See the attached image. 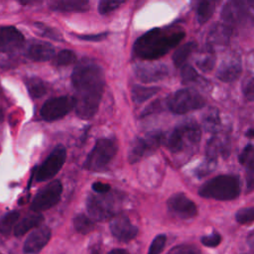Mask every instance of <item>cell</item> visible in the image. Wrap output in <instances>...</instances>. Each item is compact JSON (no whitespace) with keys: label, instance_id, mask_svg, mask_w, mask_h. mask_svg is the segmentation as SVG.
I'll return each instance as SVG.
<instances>
[{"label":"cell","instance_id":"cell-28","mask_svg":"<svg viewBox=\"0 0 254 254\" xmlns=\"http://www.w3.org/2000/svg\"><path fill=\"white\" fill-rule=\"evenodd\" d=\"M202 123H203V127L206 131L216 132L220 125V118H219V113H218L217 109H215V108L209 109L203 115Z\"/></svg>","mask_w":254,"mask_h":254},{"label":"cell","instance_id":"cell-12","mask_svg":"<svg viewBox=\"0 0 254 254\" xmlns=\"http://www.w3.org/2000/svg\"><path fill=\"white\" fill-rule=\"evenodd\" d=\"M162 140L163 136L160 133H152L144 137H138L134 139L130 145L128 153L129 162L134 164L146 155L154 152L159 147Z\"/></svg>","mask_w":254,"mask_h":254},{"label":"cell","instance_id":"cell-29","mask_svg":"<svg viewBox=\"0 0 254 254\" xmlns=\"http://www.w3.org/2000/svg\"><path fill=\"white\" fill-rule=\"evenodd\" d=\"M214 64H215L214 53L212 51V47L208 45L205 54L200 57V59L196 62V64L201 70L210 71L213 68Z\"/></svg>","mask_w":254,"mask_h":254},{"label":"cell","instance_id":"cell-3","mask_svg":"<svg viewBox=\"0 0 254 254\" xmlns=\"http://www.w3.org/2000/svg\"><path fill=\"white\" fill-rule=\"evenodd\" d=\"M240 193L239 179L234 175H219L205 182L198 190L204 198L216 200H232Z\"/></svg>","mask_w":254,"mask_h":254},{"label":"cell","instance_id":"cell-13","mask_svg":"<svg viewBox=\"0 0 254 254\" xmlns=\"http://www.w3.org/2000/svg\"><path fill=\"white\" fill-rule=\"evenodd\" d=\"M167 206L170 212L174 215L189 219L197 214V207L185 193H175L167 201Z\"/></svg>","mask_w":254,"mask_h":254},{"label":"cell","instance_id":"cell-4","mask_svg":"<svg viewBox=\"0 0 254 254\" xmlns=\"http://www.w3.org/2000/svg\"><path fill=\"white\" fill-rule=\"evenodd\" d=\"M200 128L195 121H187L176 127L169 135L166 145L172 153H180L195 147L200 140Z\"/></svg>","mask_w":254,"mask_h":254},{"label":"cell","instance_id":"cell-46","mask_svg":"<svg viewBox=\"0 0 254 254\" xmlns=\"http://www.w3.org/2000/svg\"><path fill=\"white\" fill-rule=\"evenodd\" d=\"M36 1H38V0H18V2H19L21 5H30V4L35 3Z\"/></svg>","mask_w":254,"mask_h":254},{"label":"cell","instance_id":"cell-22","mask_svg":"<svg viewBox=\"0 0 254 254\" xmlns=\"http://www.w3.org/2000/svg\"><path fill=\"white\" fill-rule=\"evenodd\" d=\"M44 220V216L38 212L34 214H29L25 216L22 220L17 222L15 228H14V234L15 236H23L31 229L39 226Z\"/></svg>","mask_w":254,"mask_h":254},{"label":"cell","instance_id":"cell-18","mask_svg":"<svg viewBox=\"0 0 254 254\" xmlns=\"http://www.w3.org/2000/svg\"><path fill=\"white\" fill-rule=\"evenodd\" d=\"M27 56L34 62H47L55 57V48L48 42L34 41L27 50Z\"/></svg>","mask_w":254,"mask_h":254},{"label":"cell","instance_id":"cell-11","mask_svg":"<svg viewBox=\"0 0 254 254\" xmlns=\"http://www.w3.org/2000/svg\"><path fill=\"white\" fill-rule=\"evenodd\" d=\"M74 108V99L70 96H58L48 99L41 108V116L46 121H55L65 116Z\"/></svg>","mask_w":254,"mask_h":254},{"label":"cell","instance_id":"cell-47","mask_svg":"<svg viewBox=\"0 0 254 254\" xmlns=\"http://www.w3.org/2000/svg\"><path fill=\"white\" fill-rule=\"evenodd\" d=\"M245 135H246L247 137H249V138L254 137V129H249V130L246 132Z\"/></svg>","mask_w":254,"mask_h":254},{"label":"cell","instance_id":"cell-23","mask_svg":"<svg viewBox=\"0 0 254 254\" xmlns=\"http://www.w3.org/2000/svg\"><path fill=\"white\" fill-rule=\"evenodd\" d=\"M160 88L157 86H143L135 84L131 89L132 99L136 103H143L157 94Z\"/></svg>","mask_w":254,"mask_h":254},{"label":"cell","instance_id":"cell-40","mask_svg":"<svg viewBox=\"0 0 254 254\" xmlns=\"http://www.w3.org/2000/svg\"><path fill=\"white\" fill-rule=\"evenodd\" d=\"M253 157H254V147L251 144H249L245 146V148L239 155V162L242 165H246Z\"/></svg>","mask_w":254,"mask_h":254},{"label":"cell","instance_id":"cell-31","mask_svg":"<svg viewBox=\"0 0 254 254\" xmlns=\"http://www.w3.org/2000/svg\"><path fill=\"white\" fill-rule=\"evenodd\" d=\"M76 60L75 54L70 50H63L55 57V64L59 66H65L73 64Z\"/></svg>","mask_w":254,"mask_h":254},{"label":"cell","instance_id":"cell-10","mask_svg":"<svg viewBox=\"0 0 254 254\" xmlns=\"http://www.w3.org/2000/svg\"><path fill=\"white\" fill-rule=\"evenodd\" d=\"M66 159V150L64 146H57L36 172L37 182L53 179L64 166Z\"/></svg>","mask_w":254,"mask_h":254},{"label":"cell","instance_id":"cell-17","mask_svg":"<svg viewBox=\"0 0 254 254\" xmlns=\"http://www.w3.org/2000/svg\"><path fill=\"white\" fill-rule=\"evenodd\" d=\"M52 231L48 226H41L34 230L26 239L23 250L26 254L39 253L49 242Z\"/></svg>","mask_w":254,"mask_h":254},{"label":"cell","instance_id":"cell-38","mask_svg":"<svg viewBox=\"0 0 254 254\" xmlns=\"http://www.w3.org/2000/svg\"><path fill=\"white\" fill-rule=\"evenodd\" d=\"M201 243L204 245V246H207V247H216L220 244L221 242V236L216 233V232H213L209 235H205L203 237H201Z\"/></svg>","mask_w":254,"mask_h":254},{"label":"cell","instance_id":"cell-9","mask_svg":"<svg viewBox=\"0 0 254 254\" xmlns=\"http://www.w3.org/2000/svg\"><path fill=\"white\" fill-rule=\"evenodd\" d=\"M63 185L61 181L55 180L42 189L34 197L31 203V209L35 212L47 210L56 205L62 196Z\"/></svg>","mask_w":254,"mask_h":254},{"label":"cell","instance_id":"cell-2","mask_svg":"<svg viewBox=\"0 0 254 254\" xmlns=\"http://www.w3.org/2000/svg\"><path fill=\"white\" fill-rule=\"evenodd\" d=\"M185 36V31L179 27L152 29L135 41L133 54L144 61L158 60L176 48Z\"/></svg>","mask_w":254,"mask_h":254},{"label":"cell","instance_id":"cell-6","mask_svg":"<svg viewBox=\"0 0 254 254\" xmlns=\"http://www.w3.org/2000/svg\"><path fill=\"white\" fill-rule=\"evenodd\" d=\"M169 109L176 114H185L204 106V98L195 90L190 88L179 89L173 93L167 101Z\"/></svg>","mask_w":254,"mask_h":254},{"label":"cell","instance_id":"cell-49","mask_svg":"<svg viewBox=\"0 0 254 254\" xmlns=\"http://www.w3.org/2000/svg\"><path fill=\"white\" fill-rule=\"evenodd\" d=\"M90 254H99V252H98L97 250H93V251H92Z\"/></svg>","mask_w":254,"mask_h":254},{"label":"cell","instance_id":"cell-43","mask_svg":"<svg viewBox=\"0 0 254 254\" xmlns=\"http://www.w3.org/2000/svg\"><path fill=\"white\" fill-rule=\"evenodd\" d=\"M160 110H162V105H161L160 101H155V102H153L152 104H150L149 106H147L145 108V110L142 112V116H147V115H150L152 113L158 112Z\"/></svg>","mask_w":254,"mask_h":254},{"label":"cell","instance_id":"cell-30","mask_svg":"<svg viewBox=\"0 0 254 254\" xmlns=\"http://www.w3.org/2000/svg\"><path fill=\"white\" fill-rule=\"evenodd\" d=\"M35 27L38 29L39 33L46 38H49V39H52L55 41H63L64 40L61 32L53 27H50L46 24L39 23V22L35 23Z\"/></svg>","mask_w":254,"mask_h":254},{"label":"cell","instance_id":"cell-24","mask_svg":"<svg viewBox=\"0 0 254 254\" xmlns=\"http://www.w3.org/2000/svg\"><path fill=\"white\" fill-rule=\"evenodd\" d=\"M196 49V44L194 42H188L181 47H179L174 55H173V62L177 67H182L184 64H187V60L189 57L193 53Z\"/></svg>","mask_w":254,"mask_h":254},{"label":"cell","instance_id":"cell-35","mask_svg":"<svg viewBox=\"0 0 254 254\" xmlns=\"http://www.w3.org/2000/svg\"><path fill=\"white\" fill-rule=\"evenodd\" d=\"M181 76L184 83H189L196 80V78L198 77V74L191 65L186 64L181 67Z\"/></svg>","mask_w":254,"mask_h":254},{"label":"cell","instance_id":"cell-34","mask_svg":"<svg viewBox=\"0 0 254 254\" xmlns=\"http://www.w3.org/2000/svg\"><path fill=\"white\" fill-rule=\"evenodd\" d=\"M166 241H167V237L165 234L157 235L153 239V241L149 247L148 254H161V252L163 251V249L166 245Z\"/></svg>","mask_w":254,"mask_h":254},{"label":"cell","instance_id":"cell-48","mask_svg":"<svg viewBox=\"0 0 254 254\" xmlns=\"http://www.w3.org/2000/svg\"><path fill=\"white\" fill-rule=\"evenodd\" d=\"M3 118V111H2V108L0 106V120Z\"/></svg>","mask_w":254,"mask_h":254},{"label":"cell","instance_id":"cell-15","mask_svg":"<svg viewBox=\"0 0 254 254\" xmlns=\"http://www.w3.org/2000/svg\"><path fill=\"white\" fill-rule=\"evenodd\" d=\"M23 34L13 26H0V53H11L24 45Z\"/></svg>","mask_w":254,"mask_h":254},{"label":"cell","instance_id":"cell-33","mask_svg":"<svg viewBox=\"0 0 254 254\" xmlns=\"http://www.w3.org/2000/svg\"><path fill=\"white\" fill-rule=\"evenodd\" d=\"M235 219L240 224H246L254 221V206L243 207L237 210Z\"/></svg>","mask_w":254,"mask_h":254},{"label":"cell","instance_id":"cell-37","mask_svg":"<svg viewBox=\"0 0 254 254\" xmlns=\"http://www.w3.org/2000/svg\"><path fill=\"white\" fill-rule=\"evenodd\" d=\"M247 170L245 173L247 191L254 190V157L246 164Z\"/></svg>","mask_w":254,"mask_h":254},{"label":"cell","instance_id":"cell-27","mask_svg":"<svg viewBox=\"0 0 254 254\" xmlns=\"http://www.w3.org/2000/svg\"><path fill=\"white\" fill-rule=\"evenodd\" d=\"M20 213L16 210L9 211L0 217V233L9 234L13 228H15Z\"/></svg>","mask_w":254,"mask_h":254},{"label":"cell","instance_id":"cell-1","mask_svg":"<svg viewBox=\"0 0 254 254\" xmlns=\"http://www.w3.org/2000/svg\"><path fill=\"white\" fill-rule=\"evenodd\" d=\"M71 83L75 90L74 109L81 119H90L98 110L105 85L101 66L93 60L84 58L74 66Z\"/></svg>","mask_w":254,"mask_h":254},{"label":"cell","instance_id":"cell-41","mask_svg":"<svg viewBox=\"0 0 254 254\" xmlns=\"http://www.w3.org/2000/svg\"><path fill=\"white\" fill-rule=\"evenodd\" d=\"M78 39L83 41H91V42H99L104 40L107 37V33H99L93 35H75Z\"/></svg>","mask_w":254,"mask_h":254},{"label":"cell","instance_id":"cell-36","mask_svg":"<svg viewBox=\"0 0 254 254\" xmlns=\"http://www.w3.org/2000/svg\"><path fill=\"white\" fill-rule=\"evenodd\" d=\"M169 254H200V251L197 247L190 244H180L173 247Z\"/></svg>","mask_w":254,"mask_h":254},{"label":"cell","instance_id":"cell-8","mask_svg":"<svg viewBox=\"0 0 254 254\" xmlns=\"http://www.w3.org/2000/svg\"><path fill=\"white\" fill-rule=\"evenodd\" d=\"M118 202L112 194L98 193L97 195L89 194L86 199V209L91 218L103 221L116 215Z\"/></svg>","mask_w":254,"mask_h":254},{"label":"cell","instance_id":"cell-26","mask_svg":"<svg viewBox=\"0 0 254 254\" xmlns=\"http://www.w3.org/2000/svg\"><path fill=\"white\" fill-rule=\"evenodd\" d=\"M73 225L77 232L81 234H87L94 229L95 222L94 219L91 218L90 216L80 213L73 218Z\"/></svg>","mask_w":254,"mask_h":254},{"label":"cell","instance_id":"cell-32","mask_svg":"<svg viewBox=\"0 0 254 254\" xmlns=\"http://www.w3.org/2000/svg\"><path fill=\"white\" fill-rule=\"evenodd\" d=\"M127 0H99L98 12L101 15L109 14L116 10L118 7H120Z\"/></svg>","mask_w":254,"mask_h":254},{"label":"cell","instance_id":"cell-25","mask_svg":"<svg viewBox=\"0 0 254 254\" xmlns=\"http://www.w3.org/2000/svg\"><path fill=\"white\" fill-rule=\"evenodd\" d=\"M25 83H26V87L29 94L33 98H40L47 93L48 86L46 82L39 77H36V76L28 77Z\"/></svg>","mask_w":254,"mask_h":254},{"label":"cell","instance_id":"cell-45","mask_svg":"<svg viewBox=\"0 0 254 254\" xmlns=\"http://www.w3.org/2000/svg\"><path fill=\"white\" fill-rule=\"evenodd\" d=\"M247 241L249 243L250 246L254 247V230L250 232V234L248 235V238H247Z\"/></svg>","mask_w":254,"mask_h":254},{"label":"cell","instance_id":"cell-39","mask_svg":"<svg viewBox=\"0 0 254 254\" xmlns=\"http://www.w3.org/2000/svg\"><path fill=\"white\" fill-rule=\"evenodd\" d=\"M243 95L248 101H254V76L248 78L242 87Z\"/></svg>","mask_w":254,"mask_h":254},{"label":"cell","instance_id":"cell-14","mask_svg":"<svg viewBox=\"0 0 254 254\" xmlns=\"http://www.w3.org/2000/svg\"><path fill=\"white\" fill-rule=\"evenodd\" d=\"M109 228L113 237L122 242H128L137 236L138 228L123 214H116L111 218Z\"/></svg>","mask_w":254,"mask_h":254},{"label":"cell","instance_id":"cell-20","mask_svg":"<svg viewBox=\"0 0 254 254\" xmlns=\"http://www.w3.org/2000/svg\"><path fill=\"white\" fill-rule=\"evenodd\" d=\"M51 9L63 13H82L89 9V0H54Z\"/></svg>","mask_w":254,"mask_h":254},{"label":"cell","instance_id":"cell-19","mask_svg":"<svg viewBox=\"0 0 254 254\" xmlns=\"http://www.w3.org/2000/svg\"><path fill=\"white\" fill-rule=\"evenodd\" d=\"M242 67L238 60L232 59L223 63L216 72V77L223 82H232L241 74Z\"/></svg>","mask_w":254,"mask_h":254},{"label":"cell","instance_id":"cell-16","mask_svg":"<svg viewBox=\"0 0 254 254\" xmlns=\"http://www.w3.org/2000/svg\"><path fill=\"white\" fill-rule=\"evenodd\" d=\"M136 76L143 82H155L162 80L169 74L168 66L163 64H140L135 66Z\"/></svg>","mask_w":254,"mask_h":254},{"label":"cell","instance_id":"cell-50","mask_svg":"<svg viewBox=\"0 0 254 254\" xmlns=\"http://www.w3.org/2000/svg\"><path fill=\"white\" fill-rule=\"evenodd\" d=\"M142 1H145V0H138V2H142Z\"/></svg>","mask_w":254,"mask_h":254},{"label":"cell","instance_id":"cell-42","mask_svg":"<svg viewBox=\"0 0 254 254\" xmlns=\"http://www.w3.org/2000/svg\"><path fill=\"white\" fill-rule=\"evenodd\" d=\"M91 187L96 193H106L110 190V186L102 182H95L92 184Z\"/></svg>","mask_w":254,"mask_h":254},{"label":"cell","instance_id":"cell-21","mask_svg":"<svg viewBox=\"0 0 254 254\" xmlns=\"http://www.w3.org/2000/svg\"><path fill=\"white\" fill-rule=\"evenodd\" d=\"M220 0H195V16L198 24L206 23L215 11Z\"/></svg>","mask_w":254,"mask_h":254},{"label":"cell","instance_id":"cell-44","mask_svg":"<svg viewBox=\"0 0 254 254\" xmlns=\"http://www.w3.org/2000/svg\"><path fill=\"white\" fill-rule=\"evenodd\" d=\"M107 254H129V252L122 248H115V249L110 250Z\"/></svg>","mask_w":254,"mask_h":254},{"label":"cell","instance_id":"cell-7","mask_svg":"<svg viewBox=\"0 0 254 254\" xmlns=\"http://www.w3.org/2000/svg\"><path fill=\"white\" fill-rule=\"evenodd\" d=\"M222 21L234 27L254 22V0H229L222 10Z\"/></svg>","mask_w":254,"mask_h":254},{"label":"cell","instance_id":"cell-5","mask_svg":"<svg viewBox=\"0 0 254 254\" xmlns=\"http://www.w3.org/2000/svg\"><path fill=\"white\" fill-rule=\"evenodd\" d=\"M117 152V145L113 139L100 138L88 153L84 168L90 172H101L113 160Z\"/></svg>","mask_w":254,"mask_h":254}]
</instances>
